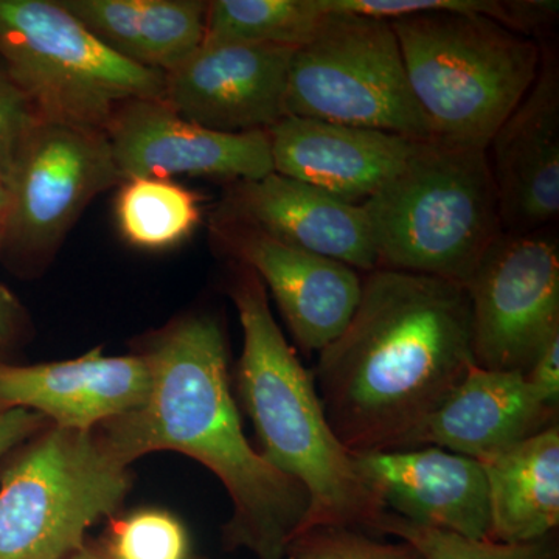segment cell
Here are the masks:
<instances>
[{
  "label": "cell",
  "instance_id": "83f0119b",
  "mask_svg": "<svg viewBox=\"0 0 559 559\" xmlns=\"http://www.w3.org/2000/svg\"><path fill=\"white\" fill-rule=\"evenodd\" d=\"M39 121L31 100L0 64V179L3 182H9L22 146Z\"/></svg>",
  "mask_w": 559,
  "mask_h": 559
},
{
  "label": "cell",
  "instance_id": "6da1fadb",
  "mask_svg": "<svg viewBox=\"0 0 559 559\" xmlns=\"http://www.w3.org/2000/svg\"><path fill=\"white\" fill-rule=\"evenodd\" d=\"M474 366L465 286L377 267L311 374L337 439L352 454H367L411 450Z\"/></svg>",
  "mask_w": 559,
  "mask_h": 559
},
{
  "label": "cell",
  "instance_id": "52a82bcc",
  "mask_svg": "<svg viewBox=\"0 0 559 559\" xmlns=\"http://www.w3.org/2000/svg\"><path fill=\"white\" fill-rule=\"evenodd\" d=\"M0 64L47 123L105 131L121 103L164 95V72L121 58L60 0H0Z\"/></svg>",
  "mask_w": 559,
  "mask_h": 559
},
{
  "label": "cell",
  "instance_id": "1f68e13d",
  "mask_svg": "<svg viewBox=\"0 0 559 559\" xmlns=\"http://www.w3.org/2000/svg\"><path fill=\"white\" fill-rule=\"evenodd\" d=\"M540 399L557 407L559 403V336L546 345L532 369L525 374Z\"/></svg>",
  "mask_w": 559,
  "mask_h": 559
},
{
  "label": "cell",
  "instance_id": "3957f363",
  "mask_svg": "<svg viewBox=\"0 0 559 559\" xmlns=\"http://www.w3.org/2000/svg\"><path fill=\"white\" fill-rule=\"evenodd\" d=\"M237 267L230 297L242 329L238 399L252 419L261 457L307 491L310 503L297 535L316 527L371 535L388 510L331 429L311 371L275 322L259 275Z\"/></svg>",
  "mask_w": 559,
  "mask_h": 559
},
{
  "label": "cell",
  "instance_id": "836d02e7",
  "mask_svg": "<svg viewBox=\"0 0 559 559\" xmlns=\"http://www.w3.org/2000/svg\"><path fill=\"white\" fill-rule=\"evenodd\" d=\"M9 187L0 179V229H2L3 219H5L7 210H9Z\"/></svg>",
  "mask_w": 559,
  "mask_h": 559
},
{
  "label": "cell",
  "instance_id": "ffe728a7",
  "mask_svg": "<svg viewBox=\"0 0 559 559\" xmlns=\"http://www.w3.org/2000/svg\"><path fill=\"white\" fill-rule=\"evenodd\" d=\"M105 46L142 68L168 72L205 35L202 0H60Z\"/></svg>",
  "mask_w": 559,
  "mask_h": 559
},
{
  "label": "cell",
  "instance_id": "4316f807",
  "mask_svg": "<svg viewBox=\"0 0 559 559\" xmlns=\"http://www.w3.org/2000/svg\"><path fill=\"white\" fill-rule=\"evenodd\" d=\"M316 3L323 13L359 14L385 21L436 11H457L485 14L506 25L502 0H316Z\"/></svg>",
  "mask_w": 559,
  "mask_h": 559
},
{
  "label": "cell",
  "instance_id": "f1b7e54d",
  "mask_svg": "<svg viewBox=\"0 0 559 559\" xmlns=\"http://www.w3.org/2000/svg\"><path fill=\"white\" fill-rule=\"evenodd\" d=\"M506 3V27L533 38L551 31L557 24L559 3L557 0H503Z\"/></svg>",
  "mask_w": 559,
  "mask_h": 559
},
{
  "label": "cell",
  "instance_id": "7c38bea8",
  "mask_svg": "<svg viewBox=\"0 0 559 559\" xmlns=\"http://www.w3.org/2000/svg\"><path fill=\"white\" fill-rule=\"evenodd\" d=\"M294 47L202 44L165 72L164 95L183 119L219 132L267 131L286 117Z\"/></svg>",
  "mask_w": 559,
  "mask_h": 559
},
{
  "label": "cell",
  "instance_id": "7402d4cb",
  "mask_svg": "<svg viewBox=\"0 0 559 559\" xmlns=\"http://www.w3.org/2000/svg\"><path fill=\"white\" fill-rule=\"evenodd\" d=\"M116 218L131 246L165 250L193 234L201 221V205L193 191L171 179H128L120 183Z\"/></svg>",
  "mask_w": 559,
  "mask_h": 559
},
{
  "label": "cell",
  "instance_id": "2e32d148",
  "mask_svg": "<svg viewBox=\"0 0 559 559\" xmlns=\"http://www.w3.org/2000/svg\"><path fill=\"white\" fill-rule=\"evenodd\" d=\"M150 389L142 355L105 356L102 347L61 362L0 364V411L36 412L62 429L94 430L130 414Z\"/></svg>",
  "mask_w": 559,
  "mask_h": 559
},
{
  "label": "cell",
  "instance_id": "484cf974",
  "mask_svg": "<svg viewBox=\"0 0 559 559\" xmlns=\"http://www.w3.org/2000/svg\"><path fill=\"white\" fill-rule=\"evenodd\" d=\"M283 559H426L406 540L384 543L378 536L345 527H316L290 540Z\"/></svg>",
  "mask_w": 559,
  "mask_h": 559
},
{
  "label": "cell",
  "instance_id": "277c9868",
  "mask_svg": "<svg viewBox=\"0 0 559 559\" xmlns=\"http://www.w3.org/2000/svg\"><path fill=\"white\" fill-rule=\"evenodd\" d=\"M378 267L466 286L503 234L487 148L432 138L362 202Z\"/></svg>",
  "mask_w": 559,
  "mask_h": 559
},
{
  "label": "cell",
  "instance_id": "ac0fdd59",
  "mask_svg": "<svg viewBox=\"0 0 559 559\" xmlns=\"http://www.w3.org/2000/svg\"><path fill=\"white\" fill-rule=\"evenodd\" d=\"M267 135L274 173L353 204L369 200L395 175L417 142L392 132L296 116L283 117Z\"/></svg>",
  "mask_w": 559,
  "mask_h": 559
},
{
  "label": "cell",
  "instance_id": "4dcf8cb0",
  "mask_svg": "<svg viewBox=\"0 0 559 559\" xmlns=\"http://www.w3.org/2000/svg\"><path fill=\"white\" fill-rule=\"evenodd\" d=\"M47 423L49 421L36 412L0 411V463L25 441L46 429Z\"/></svg>",
  "mask_w": 559,
  "mask_h": 559
},
{
  "label": "cell",
  "instance_id": "5bb4252c",
  "mask_svg": "<svg viewBox=\"0 0 559 559\" xmlns=\"http://www.w3.org/2000/svg\"><path fill=\"white\" fill-rule=\"evenodd\" d=\"M539 44L538 76L487 148L507 234L549 227L559 213V58Z\"/></svg>",
  "mask_w": 559,
  "mask_h": 559
},
{
  "label": "cell",
  "instance_id": "7a4b0ae2",
  "mask_svg": "<svg viewBox=\"0 0 559 559\" xmlns=\"http://www.w3.org/2000/svg\"><path fill=\"white\" fill-rule=\"evenodd\" d=\"M140 355L151 371L148 399L102 425L103 443L128 466L156 451L198 460L223 481L234 506L224 527L227 549L285 558L310 499L246 439L218 320L207 314L176 320Z\"/></svg>",
  "mask_w": 559,
  "mask_h": 559
},
{
  "label": "cell",
  "instance_id": "f546056e",
  "mask_svg": "<svg viewBox=\"0 0 559 559\" xmlns=\"http://www.w3.org/2000/svg\"><path fill=\"white\" fill-rule=\"evenodd\" d=\"M27 330V312L17 297L0 283V364L11 362V353L24 341Z\"/></svg>",
  "mask_w": 559,
  "mask_h": 559
},
{
  "label": "cell",
  "instance_id": "9c48e42d",
  "mask_svg": "<svg viewBox=\"0 0 559 559\" xmlns=\"http://www.w3.org/2000/svg\"><path fill=\"white\" fill-rule=\"evenodd\" d=\"M121 182L105 131L39 121L7 182L0 260L17 274H38L87 205Z\"/></svg>",
  "mask_w": 559,
  "mask_h": 559
},
{
  "label": "cell",
  "instance_id": "5b68a950",
  "mask_svg": "<svg viewBox=\"0 0 559 559\" xmlns=\"http://www.w3.org/2000/svg\"><path fill=\"white\" fill-rule=\"evenodd\" d=\"M392 22L415 100L433 138L488 148L540 68V44L479 13Z\"/></svg>",
  "mask_w": 559,
  "mask_h": 559
},
{
  "label": "cell",
  "instance_id": "d6a6232c",
  "mask_svg": "<svg viewBox=\"0 0 559 559\" xmlns=\"http://www.w3.org/2000/svg\"><path fill=\"white\" fill-rule=\"evenodd\" d=\"M66 559H109L106 557L105 551L102 550V547L98 544H94V546L81 547L80 550H76L75 554L70 555V557Z\"/></svg>",
  "mask_w": 559,
  "mask_h": 559
},
{
  "label": "cell",
  "instance_id": "8992f818",
  "mask_svg": "<svg viewBox=\"0 0 559 559\" xmlns=\"http://www.w3.org/2000/svg\"><path fill=\"white\" fill-rule=\"evenodd\" d=\"M10 455L0 473V559L70 557L130 491V466L98 430L53 426Z\"/></svg>",
  "mask_w": 559,
  "mask_h": 559
},
{
  "label": "cell",
  "instance_id": "ba28073f",
  "mask_svg": "<svg viewBox=\"0 0 559 559\" xmlns=\"http://www.w3.org/2000/svg\"><path fill=\"white\" fill-rule=\"evenodd\" d=\"M286 116L307 117L433 138L407 79L392 22L325 13L312 38L297 47L286 86Z\"/></svg>",
  "mask_w": 559,
  "mask_h": 559
},
{
  "label": "cell",
  "instance_id": "9a60e30c",
  "mask_svg": "<svg viewBox=\"0 0 559 559\" xmlns=\"http://www.w3.org/2000/svg\"><path fill=\"white\" fill-rule=\"evenodd\" d=\"M212 218L252 227L274 240L340 261L355 271L378 267L362 205L278 173L229 183Z\"/></svg>",
  "mask_w": 559,
  "mask_h": 559
},
{
  "label": "cell",
  "instance_id": "cb8c5ba5",
  "mask_svg": "<svg viewBox=\"0 0 559 559\" xmlns=\"http://www.w3.org/2000/svg\"><path fill=\"white\" fill-rule=\"evenodd\" d=\"M371 535L406 540L426 559H559L557 533L528 543L471 539L447 530L415 524L389 510L373 525Z\"/></svg>",
  "mask_w": 559,
  "mask_h": 559
},
{
  "label": "cell",
  "instance_id": "8fae6325",
  "mask_svg": "<svg viewBox=\"0 0 559 559\" xmlns=\"http://www.w3.org/2000/svg\"><path fill=\"white\" fill-rule=\"evenodd\" d=\"M105 132L121 180L186 175L231 183L274 171L267 131L209 130L183 119L162 98L121 103Z\"/></svg>",
  "mask_w": 559,
  "mask_h": 559
},
{
  "label": "cell",
  "instance_id": "4fadbf2b",
  "mask_svg": "<svg viewBox=\"0 0 559 559\" xmlns=\"http://www.w3.org/2000/svg\"><path fill=\"white\" fill-rule=\"evenodd\" d=\"M212 234L271 290L301 348L319 353L347 326L362 288L358 271L234 221L212 218Z\"/></svg>",
  "mask_w": 559,
  "mask_h": 559
},
{
  "label": "cell",
  "instance_id": "44dd1931",
  "mask_svg": "<svg viewBox=\"0 0 559 559\" xmlns=\"http://www.w3.org/2000/svg\"><path fill=\"white\" fill-rule=\"evenodd\" d=\"M487 476L489 539L528 543L559 525V426H550L481 463Z\"/></svg>",
  "mask_w": 559,
  "mask_h": 559
},
{
  "label": "cell",
  "instance_id": "603a6c76",
  "mask_svg": "<svg viewBox=\"0 0 559 559\" xmlns=\"http://www.w3.org/2000/svg\"><path fill=\"white\" fill-rule=\"evenodd\" d=\"M316 0H212L204 43L304 46L323 17Z\"/></svg>",
  "mask_w": 559,
  "mask_h": 559
},
{
  "label": "cell",
  "instance_id": "d6986e66",
  "mask_svg": "<svg viewBox=\"0 0 559 559\" xmlns=\"http://www.w3.org/2000/svg\"><path fill=\"white\" fill-rule=\"evenodd\" d=\"M558 425V409L518 371L471 367L412 441L484 463Z\"/></svg>",
  "mask_w": 559,
  "mask_h": 559
},
{
  "label": "cell",
  "instance_id": "d4e9b609",
  "mask_svg": "<svg viewBox=\"0 0 559 559\" xmlns=\"http://www.w3.org/2000/svg\"><path fill=\"white\" fill-rule=\"evenodd\" d=\"M102 550L109 559H200L189 532L168 511L142 509L110 520Z\"/></svg>",
  "mask_w": 559,
  "mask_h": 559
},
{
  "label": "cell",
  "instance_id": "30bf717a",
  "mask_svg": "<svg viewBox=\"0 0 559 559\" xmlns=\"http://www.w3.org/2000/svg\"><path fill=\"white\" fill-rule=\"evenodd\" d=\"M474 362L527 374L559 336V240L551 227L502 235L468 285Z\"/></svg>",
  "mask_w": 559,
  "mask_h": 559
},
{
  "label": "cell",
  "instance_id": "e0dca14e",
  "mask_svg": "<svg viewBox=\"0 0 559 559\" xmlns=\"http://www.w3.org/2000/svg\"><path fill=\"white\" fill-rule=\"evenodd\" d=\"M353 455L385 510L415 524L489 539L487 476L477 460L437 447Z\"/></svg>",
  "mask_w": 559,
  "mask_h": 559
}]
</instances>
